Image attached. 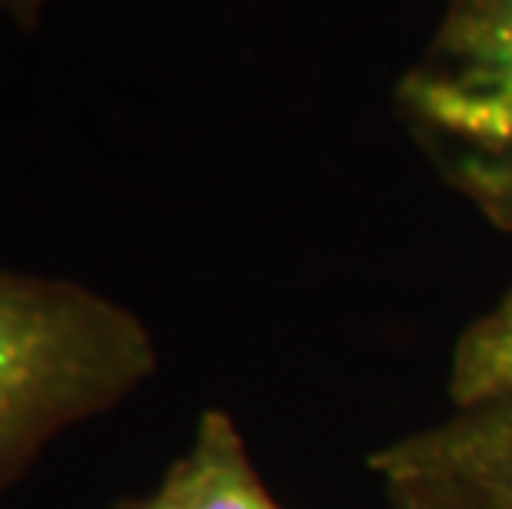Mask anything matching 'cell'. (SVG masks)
Here are the masks:
<instances>
[{
    "label": "cell",
    "mask_w": 512,
    "mask_h": 509,
    "mask_svg": "<svg viewBox=\"0 0 512 509\" xmlns=\"http://www.w3.org/2000/svg\"><path fill=\"white\" fill-rule=\"evenodd\" d=\"M377 483L427 480L483 509H512V394L453 407L430 427L400 433L367 457Z\"/></svg>",
    "instance_id": "obj_3"
},
{
    "label": "cell",
    "mask_w": 512,
    "mask_h": 509,
    "mask_svg": "<svg viewBox=\"0 0 512 509\" xmlns=\"http://www.w3.org/2000/svg\"><path fill=\"white\" fill-rule=\"evenodd\" d=\"M446 394L453 407L512 394V288L453 341Z\"/></svg>",
    "instance_id": "obj_5"
},
{
    "label": "cell",
    "mask_w": 512,
    "mask_h": 509,
    "mask_svg": "<svg viewBox=\"0 0 512 509\" xmlns=\"http://www.w3.org/2000/svg\"><path fill=\"white\" fill-rule=\"evenodd\" d=\"M394 106L446 186L512 238V0H443Z\"/></svg>",
    "instance_id": "obj_2"
},
{
    "label": "cell",
    "mask_w": 512,
    "mask_h": 509,
    "mask_svg": "<svg viewBox=\"0 0 512 509\" xmlns=\"http://www.w3.org/2000/svg\"><path fill=\"white\" fill-rule=\"evenodd\" d=\"M380 490L390 509H483L460 490L427 480H384Z\"/></svg>",
    "instance_id": "obj_6"
},
{
    "label": "cell",
    "mask_w": 512,
    "mask_h": 509,
    "mask_svg": "<svg viewBox=\"0 0 512 509\" xmlns=\"http://www.w3.org/2000/svg\"><path fill=\"white\" fill-rule=\"evenodd\" d=\"M113 509H166V503H162V496L152 490L149 496H129V500H119Z\"/></svg>",
    "instance_id": "obj_8"
},
{
    "label": "cell",
    "mask_w": 512,
    "mask_h": 509,
    "mask_svg": "<svg viewBox=\"0 0 512 509\" xmlns=\"http://www.w3.org/2000/svg\"><path fill=\"white\" fill-rule=\"evenodd\" d=\"M166 509H285L261 480L232 414L202 410L192 443L156 486Z\"/></svg>",
    "instance_id": "obj_4"
},
{
    "label": "cell",
    "mask_w": 512,
    "mask_h": 509,
    "mask_svg": "<svg viewBox=\"0 0 512 509\" xmlns=\"http://www.w3.org/2000/svg\"><path fill=\"white\" fill-rule=\"evenodd\" d=\"M156 367V338L123 301L0 268V496L53 440L116 410Z\"/></svg>",
    "instance_id": "obj_1"
},
{
    "label": "cell",
    "mask_w": 512,
    "mask_h": 509,
    "mask_svg": "<svg viewBox=\"0 0 512 509\" xmlns=\"http://www.w3.org/2000/svg\"><path fill=\"white\" fill-rule=\"evenodd\" d=\"M67 0H0V20L20 34H34Z\"/></svg>",
    "instance_id": "obj_7"
}]
</instances>
